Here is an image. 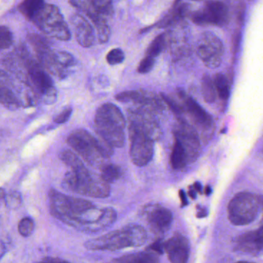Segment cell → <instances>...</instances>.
Listing matches in <instances>:
<instances>
[{
	"label": "cell",
	"instance_id": "21",
	"mask_svg": "<svg viewBox=\"0 0 263 263\" xmlns=\"http://www.w3.org/2000/svg\"><path fill=\"white\" fill-rule=\"evenodd\" d=\"M8 83L0 84V104L10 110H16L21 107V101L8 87Z\"/></svg>",
	"mask_w": 263,
	"mask_h": 263
},
{
	"label": "cell",
	"instance_id": "8",
	"mask_svg": "<svg viewBox=\"0 0 263 263\" xmlns=\"http://www.w3.org/2000/svg\"><path fill=\"white\" fill-rule=\"evenodd\" d=\"M130 157L134 164L138 167L147 165L154 155V140L141 128L130 123Z\"/></svg>",
	"mask_w": 263,
	"mask_h": 263
},
{
	"label": "cell",
	"instance_id": "34",
	"mask_svg": "<svg viewBox=\"0 0 263 263\" xmlns=\"http://www.w3.org/2000/svg\"><path fill=\"white\" fill-rule=\"evenodd\" d=\"M125 55L121 49H113L107 55V61L110 65L121 64L124 61Z\"/></svg>",
	"mask_w": 263,
	"mask_h": 263
},
{
	"label": "cell",
	"instance_id": "19",
	"mask_svg": "<svg viewBox=\"0 0 263 263\" xmlns=\"http://www.w3.org/2000/svg\"><path fill=\"white\" fill-rule=\"evenodd\" d=\"M70 21L78 44L86 48L91 47L95 41V30L91 24L81 14L73 15Z\"/></svg>",
	"mask_w": 263,
	"mask_h": 263
},
{
	"label": "cell",
	"instance_id": "24",
	"mask_svg": "<svg viewBox=\"0 0 263 263\" xmlns=\"http://www.w3.org/2000/svg\"><path fill=\"white\" fill-rule=\"evenodd\" d=\"M215 91L223 101H227L230 96V84L226 75L217 73L213 79Z\"/></svg>",
	"mask_w": 263,
	"mask_h": 263
},
{
	"label": "cell",
	"instance_id": "9",
	"mask_svg": "<svg viewBox=\"0 0 263 263\" xmlns=\"http://www.w3.org/2000/svg\"><path fill=\"white\" fill-rule=\"evenodd\" d=\"M196 53L206 67L215 69L221 65L224 46L221 40L211 32L201 33L196 43Z\"/></svg>",
	"mask_w": 263,
	"mask_h": 263
},
{
	"label": "cell",
	"instance_id": "39",
	"mask_svg": "<svg viewBox=\"0 0 263 263\" xmlns=\"http://www.w3.org/2000/svg\"><path fill=\"white\" fill-rule=\"evenodd\" d=\"M164 246H165V241L161 239H158L155 242L147 247V250L155 252L158 255H162L164 253Z\"/></svg>",
	"mask_w": 263,
	"mask_h": 263
},
{
	"label": "cell",
	"instance_id": "28",
	"mask_svg": "<svg viewBox=\"0 0 263 263\" xmlns=\"http://www.w3.org/2000/svg\"><path fill=\"white\" fill-rule=\"evenodd\" d=\"M91 21L95 24L100 42L101 44L107 42L110 39V30L108 24H107V20L100 17Z\"/></svg>",
	"mask_w": 263,
	"mask_h": 263
},
{
	"label": "cell",
	"instance_id": "3",
	"mask_svg": "<svg viewBox=\"0 0 263 263\" xmlns=\"http://www.w3.org/2000/svg\"><path fill=\"white\" fill-rule=\"evenodd\" d=\"M147 235L142 226L130 224L84 243L88 250L118 251L129 247H140L145 244Z\"/></svg>",
	"mask_w": 263,
	"mask_h": 263
},
{
	"label": "cell",
	"instance_id": "1",
	"mask_svg": "<svg viewBox=\"0 0 263 263\" xmlns=\"http://www.w3.org/2000/svg\"><path fill=\"white\" fill-rule=\"evenodd\" d=\"M50 212L55 218L86 232H98L104 222L105 209H98L91 201L67 196L50 190Z\"/></svg>",
	"mask_w": 263,
	"mask_h": 263
},
{
	"label": "cell",
	"instance_id": "5",
	"mask_svg": "<svg viewBox=\"0 0 263 263\" xmlns=\"http://www.w3.org/2000/svg\"><path fill=\"white\" fill-rule=\"evenodd\" d=\"M66 190L95 198H105L110 195V187L100 177H93L85 165L70 169L62 181Z\"/></svg>",
	"mask_w": 263,
	"mask_h": 263
},
{
	"label": "cell",
	"instance_id": "32",
	"mask_svg": "<svg viewBox=\"0 0 263 263\" xmlns=\"http://www.w3.org/2000/svg\"><path fill=\"white\" fill-rule=\"evenodd\" d=\"M34 229V221L29 217L22 218L20 221L19 226H18L19 233L23 237H30L33 234Z\"/></svg>",
	"mask_w": 263,
	"mask_h": 263
},
{
	"label": "cell",
	"instance_id": "6",
	"mask_svg": "<svg viewBox=\"0 0 263 263\" xmlns=\"http://www.w3.org/2000/svg\"><path fill=\"white\" fill-rule=\"evenodd\" d=\"M262 196L252 192L236 194L228 205V218L234 226H246L258 218L262 209Z\"/></svg>",
	"mask_w": 263,
	"mask_h": 263
},
{
	"label": "cell",
	"instance_id": "41",
	"mask_svg": "<svg viewBox=\"0 0 263 263\" xmlns=\"http://www.w3.org/2000/svg\"><path fill=\"white\" fill-rule=\"evenodd\" d=\"M42 261H45V262H67V260L60 258H53V257H46L42 260Z\"/></svg>",
	"mask_w": 263,
	"mask_h": 263
},
{
	"label": "cell",
	"instance_id": "25",
	"mask_svg": "<svg viewBox=\"0 0 263 263\" xmlns=\"http://www.w3.org/2000/svg\"><path fill=\"white\" fill-rule=\"evenodd\" d=\"M121 176V167L117 164H105L101 167V178L108 184L118 181Z\"/></svg>",
	"mask_w": 263,
	"mask_h": 263
},
{
	"label": "cell",
	"instance_id": "36",
	"mask_svg": "<svg viewBox=\"0 0 263 263\" xmlns=\"http://www.w3.org/2000/svg\"><path fill=\"white\" fill-rule=\"evenodd\" d=\"M5 199L6 204H7V207L10 208V209H17L22 203L21 193L17 192H11L8 195H6Z\"/></svg>",
	"mask_w": 263,
	"mask_h": 263
},
{
	"label": "cell",
	"instance_id": "35",
	"mask_svg": "<svg viewBox=\"0 0 263 263\" xmlns=\"http://www.w3.org/2000/svg\"><path fill=\"white\" fill-rule=\"evenodd\" d=\"M54 54L57 61L59 62L61 66L65 67L66 69L74 65V58L70 53H67V52L59 51L54 53Z\"/></svg>",
	"mask_w": 263,
	"mask_h": 263
},
{
	"label": "cell",
	"instance_id": "45",
	"mask_svg": "<svg viewBox=\"0 0 263 263\" xmlns=\"http://www.w3.org/2000/svg\"><path fill=\"white\" fill-rule=\"evenodd\" d=\"M192 187L195 189L197 192H199L200 194L202 193V186H201V183L195 182Z\"/></svg>",
	"mask_w": 263,
	"mask_h": 263
},
{
	"label": "cell",
	"instance_id": "17",
	"mask_svg": "<svg viewBox=\"0 0 263 263\" xmlns=\"http://www.w3.org/2000/svg\"><path fill=\"white\" fill-rule=\"evenodd\" d=\"M164 252L172 263H185L190 255L189 240L180 233H175L170 239L165 241Z\"/></svg>",
	"mask_w": 263,
	"mask_h": 263
},
{
	"label": "cell",
	"instance_id": "30",
	"mask_svg": "<svg viewBox=\"0 0 263 263\" xmlns=\"http://www.w3.org/2000/svg\"><path fill=\"white\" fill-rule=\"evenodd\" d=\"M145 93H142L141 91H135V90H130V91L122 92L118 93L115 96L117 101L123 103H136V104H141L144 100Z\"/></svg>",
	"mask_w": 263,
	"mask_h": 263
},
{
	"label": "cell",
	"instance_id": "38",
	"mask_svg": "<svg viewBox=\"0 0 263 263\" xmlns=\"http://www.w3.org/2000/svg\"><path fill=\"white\" fill-rule=\"evenodd\" d=\"M72 112H73V109L71 107H67L64 109V110L58 114L55 118H53V121L57 123V124H64V123L67 122L71 117Z\"/></svg>",
	"mask_w": 263,
	"mask_h": 263
},
{
	"label": "cell",
	"instance_id": "29",
	"mask_svg": "<svg viewBox=\"0 0 263 263\" xmlns=\"http://www.w3.org/2000/svg\"><path fill=\"white\" fill-rule=\"evenodd\" d=\"M59 158L70 169L78 168V167L84 165L79 157L68 149L61 151V153L59 154Z\"/></svg>",
	"mask_w": 263,
	"mask_h": 263
},
{
	"label": "cell",
	"instance_id": "44",
	"mask_svg": "<svg viewBox=\"0 0 263 263\" xmlns=\"http://www.w3.org/2000/svg\"><path fill=\"white\" fill-rule=\"evenodd\" d=\"M189 195L192 199H195V198H196L197 192L192 186H190V189L189 190Z\"/></svg>",
	"mask_w": 263,
	"mask_h": 263
},
{
	"label": "cell",
	"instance_id": "31",
	"mask_svg": "<svg viewBox=\"0 0 263 263\" xmlns=\"http://www.w3.org/2000/svg\"><path fill=\"white\" fill-rule=\"evenodd\" d=\"M13 42V33L8 27L0 26V50L11 47Z\"/></svg>",
	"mask_w": 263,
	"mask_h": 263
},
{
	"label": "cell",
	"instance_id": "40",
	"mask_svg": "<svg viewBox=\"0 0 263 263\" xmlns=\"http://www.w3.org/2000/svg\"><path fill=\"white\" fill-rule=\"evenodd\" d=\"M197 210H198V212H197L196 214L197 218H202L207 216L208 211L207 209H206V208L201 207V206L198 205L197 206Z\"/></svg>",
	"mask_w": 263,
	"mask_h": 263
},
{
	"label": "cell",
	"instance_id": "42",
	"mask_svg": "<svg viewBox=\"0 0 263 263\" xmlns=\"http://www.w3.org/2000/svg\"><path fill=\"white\" fill-rule=\"evenodd\" d=\"M179 197L180 200H181V206L184 207V206L187 205L189 202H187V196H186L185 192H184V191H179Z\"/></svg>",
	"mask_w": 263,
	"mask_h": 263
},
{
	"label": "cell",
	"instance_id": "46",
	"mask_svg": "<svg viewBox=\"0 0 263 263\" xmlns=\"http://www.w3.org/2000/svg\"><path fill=\"white\" fill-rule=\"evenodd\" d=\"M212 192V189L211 186H206L205 189H204V194H205L206 195H210Z\"/></svg>",
	"mask_w": 263,
	"mask_h": 263
},
{
	"label": "cell",
	"instance_id": "13",
	"mask_svg": "<svg viewBox=\"0 0 263 263\" xmlns=\"http://www.w3.org/2000/svg\"><path fill=\"white\" fill-rule=\"evenodd\" d=\"M153 113L152 110L141 107L129 110L128 119L130 123L138 126L154 141H158L161 136V129Z\"/></svg>",
	"mask_w": 263,
	"mask_h": 263
},
{
	"label": "cell",
	"instance_id": "2",
	"mask_svg": "<svg viewBox=\"0 0 263 263\" xmlns=\"http://www.w3.org/2000/svg\"><path fill=\"white\" fill-rule=\"evenodd\" d=\"M125 127V118L115 104L106 103L97 110L95 117L96 133L112 147H124Z\"/></svg>",
	"mask_w": 263,
	"mask_h": 263
},
{
	"label": "cell",
	"instance_id": "43",
	"mask_svg": "<svg viewBox=\"0 0 263 263\" xmlns=\"http://www.w3.org/2000/svg\"><path fill=\"white\" fill-rule=\"evenodd\" d=\"M7 252V248L2 240H0V259L3 258Z\"/></svg>",
	"mask_w": 263,
	"mask_h": 263
},
{
	"label": "cell",
	"instance_id": "16",
	"mask_svg": "<svg viewBox=\"0 0 263 263\" xmlns=\"http://www.w3.org/2000/svg\"><path fill=\"white\" fill-rule=\"evenodd\" d=\"M234 250L249 255H256L262 250V226L255 231L246 232L234 239Z\"/></svg>",
	"mask_w": 263,
	"mask_h": 263
},
{
	"label": "cell",
	"instance_id": "33",
	"mask_svg": "<svg viewBox=\"0 0 263 263\" xmlns=\"http://www.w3.org/2000/svg\"><path fill=\"white\" fill-rule=\"evenodd\" d=\"M161 98H162L163 101L165 102V104L170 107L172 112L178 117V120L184 119V118H182L184 111V108L178 102H176L175 100L172 99L167 95H164V93H161Z\"/></svg>",
	"mask_w": 263,
	"mask_h": 263
},
{
	"label": "cell",
	"instance_id": "26",
	"mask_svg": "<svg viewBox=\"0 0 263 263\" xmlns=\"http://www.w3.org/2000/svg\"><path fill=\"white\" fill-rule=\"evenodd\" d=\"M201 92L204 101L209 104L215 102L216 99V91L214 86L213 80L209 75L205 74L201 81Z\"/></svg>",
	"mask_w": 263,
	"mask_h": 263
},
{
	"label": "cell",
	"instance_id": "14",
	"mask_svg": "<svg viewBox=\"0 0 263 263\" xmlns=\"http://www.w3.org/2000/svg\"><path fill=\"white\" fill-rule=\"evenodd\" d=\"M146 218L149 227L154 233L165 234L173 221V214L167 208L160 204H152L146 209Z\"/></svg>",
	"mask_w": 263,
	"mask_h": 263
},
{
	"label": "cell",
	"instance_id": "27",
	"mask_svg": "<svg viewBox=\"0 0 263 263\" xmlns=\"http://www.w3.org/2000/svg\"><path fill=\"white\" fill-rule=\"evenodd\" d=\"M166 41H167L166 34L161 33V34L158 35L149 45L147 52H146V56L155 58L158 55L161 54V52L165 48Z\"/></svg>",
	"mask_w": 263,
	"mask_h": 263
},
{
	"label": "cell",
	"instance_id": "23",
	"mask_svg": "<svg viewBox=\"0 0 263 263\" xmlns=\"http://www.w3.org/2000/svg\"><path fill=\"white\" fill-rule=\"evenodd\" d=\"M44 5V0H24L19 10L24 16L32 21Z\"/></svg>",
	"mask_w": 263,
	"mask_h": 263
},
{
	"label": "cell",
	"instance_id": "18",
	"mask_svg": "<svg viewBox=\"0 0 263 263\" xmlns=\"http://www.w3.org/2000/svg\"><path fill=\"white\" fill-rule=\"evenodd\" d=\"M181 95V98L184 99L185 110L194 124L204 132L212 130L214 127L212 117L193 98L185 96L183 93Z\"/></svg>",
	"mask_w": 263,
	"mask_h": 263
},
{
	"label": "cell",
	"instance_id": "10",
	"mask_svg": "<svg viewBox=\"0 0 263 263\" xmlns=\"http://www.w3.org/2000/svg\"><path fill=\"white\" fill-rule=\"evenodd\" d=\"M173 133L174 138L179 141L185 152L187 164L195 162L201 152L199 135L195 127L184 118L178 120V124L174 129Z\"/></svg>",
	"mask_w": 263,
	"mask_h": 263
},
{
	"label": "cell",
	"instance_id": "11",
	"mask_svg": "<svg viewBox=\"0 0 263 263\" xmlns=\"http://www.w3.org/2000/svg\"><path fill=\"white\" fill-rule=\"evenodd\" d=\"M192 22L199 26L212 25L223 27L229 19V9L224 3L211 0L202 8L192 13Z\"/></svg>",
	"mask_w": 263,
	"mask_h": 263
},
{
	"label": "cell",
	"instance_id": "37",
	"mask_svg": "<svg viewBox=\"0 0 263 263\" xmlns=\"http://www.w3.org/2000/svg\"><path fill=\"white\" fill-rule=\"evenodd\" d=\"M155 58H152V57L146 56L140 62L139 65H138V73H142V74L149 73L153 69L154 66H155Z\"/></svg>",
	"mask_w": 263,
	"mask_h": 263
},
{
	"label": "cell",
	"instance_id": "7",
	"mask_svg": "<svg viewBox=\"0 0 263 263\" xmlns=\"http://www.w3.org/2000/svg\"><path fill=\"white\" fill-rule=\"evenodd\" d=\"M36 27L45 34L62 41L71 37L67 23L58 7L46 4L32 20Z\"/></svg>",
	"mask_w": 263,
	"mask_h": 263
},
{
	"label": "cell",
	"instance_id": "20",
	"mask_svg": "<svg viewBox=\"0 0 263 263\" xmlns=\"http://www.w3.org/2000/svg\"><path fill=\"white\" fill-rule=\"evenodd\" d=\"M118 263H155L159 261V258L155 252L151 251L129 254L112 260Z\"/></svg>",
	"mask_w": 263,
	"mask_h": 263
},
{
	"label": "cell",
	"instance_id": "4",
	"mask_svg": "<svg viewBox=\"0 0 263 263\" xmlns=\"http://www.w3.org/2000/svg\"><path fill=\"white\" fill-rule=\"evenodd\" d=\"M67 144L92 166H104L105 160L114 154V147L100 137L84 129H77L67 137Z\"/></svg>",
	"mask_w": 263,
	"mask_h": 263
},
{
	"label": "cell",
	"instance_id": "15",
	"mask_svg": "<svg viewBox=\"0 0 263 263\" xmlns=\"http://www.w3.org/2000/svg\"><path fill=\"white\" fill-rule=\"evenodd\" d=\"M70 3L91 21L100 17L107 19L114 13L112 0H70Z\"/></svg>",
	"mask_w": 263,
	"mask_h": 263
},
{
	"label": "cell",
	"instance_id": "47",
	"mask_svg": "<svg viewBox=\"0 0 263 263\" xmlns=\"http://www.w3.org/2000/svg\"><path fill=\"white\" fill-rule=\"evenodd\" d=\"M6 197V192L4 189L0 187V200L4 199Z\"/></svg>",
	"mask_w": 263,
	"mask_h": 263
},
{
	"label": "cell",
	"instance_id": "12",
	"mask_svg": "<svg viewBox=\"0 0 263 263\" xmlns=\"http://www.w3.org/2000/svg\"><path fill=\"white\" fill-rule=\"evenodd\" d=\"M27 70L32 84L43 97L44 102L46 104H54L58 92L49 73L33 61H27Z\"/></svg>",
	"mask_w": 263,
	"mask_h": 263
},
{
	"label": "cell",
	"instance_id": "22",
	"mask_svg": "<svg viewBox=\"0 0 263 263\" xmlns=\"http://www.w3.org/2000/svg\"><path fill=\"white\" fill-rule=\"evenodd\" d=\"M171 165L175 170H181L187 165V157L182 146L179 141L175 139L172 155H171Z\"/></svg>",
	"mask_w": 263,
	"mask_h": 263
}]
</instances>
